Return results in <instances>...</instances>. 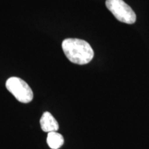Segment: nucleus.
Listing matches in <instances>:
<instances>
[{
  "mask_svg": "<svg viewBox=\"0 0 149 149\" xmlns=\"http://www.w3.org/2000/svg\"><path fill=\"white\" fill-rule=\"evenodd\" d=\"M68 60L78 65L88 64L94 57V51L88 42L77 38H68L61 44Z\"/></svg>",
  "mask_w": 149,
  "mask_h": 149,
  "instance_id": "1",
  "label": "nucleus"
},
{
  "mask_svg": "<svg viewBox=\"0 0 149 149\" xmlns=\"http://www.w3.org/2000/svg\"><path fill=\"white\" fill-rule=\"evenodd\" d=\"M6 87L16 100L24 104L31 102L33 99V93L29 84L17 77H11L7 79Z\"/></svg>",
  "mask_w": 149,
  "mask_h": 149,
  "instance_id": "2",
  "label": "nucleus"
},
{
  "mask_svg": "<svg viewBox=\"0 0 149 149\" xmlns=\"http://www.w3.org/2000/svg\"><path fill=\"white\" fill-rule=\"evenodd\" d=\"M106 6L118 21L128 24L135 22V12L123 0H107Z\"/></svg>",
  "mask_w": 149,
  "mask_h": 149,
  "instance_id": "3",
  "label": "nucleus"
},
{
  "mask_svg": "<svg viewBox=\"0 0 149 149\" xmlns=\"http://www.w3.org/2000/svg\"><path fill=\"white\" fill-rule=\"evenodd\" d=\"M42 130L46 133L57 132L59 129V124L55 117L49 112H45L40 119Z\"/></svg>",
  "mask_w": 149,
  "mask_h": 149,
  "instance_id": "4",
  "label": "nucleus"
},
{
  "mask_svg": "<svg viewBox=\"0 0 149 149\" xmlns=\"http://www.w3.org/2000/svg\"><path fill=\"white\" fill-rule=\"evenodd\" d=\"M64 139L63 136L57 132L48 133L47 136V144L51 149H58L64 144Z\"/></svg>",
  "mask_w": 149,
  "mask_h": 149,
  "instance_id": "5",
  "label": "nucleus"
}]
</instances>
